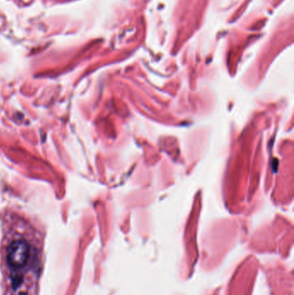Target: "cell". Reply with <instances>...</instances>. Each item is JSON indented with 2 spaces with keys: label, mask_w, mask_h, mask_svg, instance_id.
I'll return each instance as SVG.
<instances>
[{
  "label": "cell",
  "mask_w": 294,
  "mask_h": 295,
  "mask_svg": "<svg viewBox=\"0 0 294 295\" xmlns=\"http://www.w3.org/2000/svg\"><path fill=\"white\" fill-rule=\"evenodd\" d=\"M42 235L28 218L9 211L3 222L1 269L4 295H37Z\"/></svg>",
  "instance_id": "6da1fadb"
}]
</instances>
